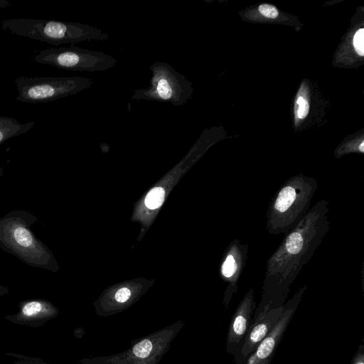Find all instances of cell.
Segmentation results:
<instances>
[{
  "label": "cell",
  "instance_id": "7c38bea8",
  "mask_svg": "<svg viewBox=\"0 0 364 364\" xmlns=\"http://www.w3.org/2000/svg\"><path fill=\"white\" fill-rule=\"evenodd\" d=\"M55 312L56 311L46 302L32 301L26 303L22 307L17 318L23 321L32 322L40 319L50 318Z\"/></svg>",
  "mask_w": 364,
  "mask_h": 364
},
{
  "label": "cell",
  "instance_id": "44dd1931",
  "mask_svg": "<svg viewBox=\"0 0 364 364\" xmlns=\"http://www.w3.org/2000/svg\"><path fill=\"white\" fill-rule=\"evenodd\" d=\"M12 3L7 0H0V9H4L10 7Z\"/></svg>",
  "mask_w": 364,
  "mask_h": 364
},
{
  "label": "cell",
  "instance_id": "5b68a950",
  "mask_svg": "<svg viewBox=\"0 0 364 364\" xmlns=\"http://www.w3.org/2000/svg\"><path fill=\"white\" fill-rule=\"evenodd\" d=\"M21 102L46 103L76 95L95 84L92 78L74 77H18L14 80Z\"/></svg>",
  "mask_w": 364,
  "mask_h": 364
},
{
  "label": "cell",
  "instance_id": "e0dca14e",
  "mask_svg": "<svg viewBox=\"0 0 364 364\" xmlns=\"http://www.w3.org/2000/svg\"><path fill=\"white\" fill-rule=\"evenodd\" d=\"M259 11L265 17L269 18H275L279 15L277 8L267 4H261L259 6Z\"/></svg>",
  "mask_w": 364,
  "mask_h": 364
},
{
  "label": "cell",
  "instance_id": "3957f363",
  "mask_svg": "<svg viewBox=\"0 0 364 364\" xmlns=\"http://www.w3.org/2000/svg\"><path fill=\"white\" fill-rule=\"evenodd\" d=\"M1 27L14 35L55 46L82 41H107L109 38L107 33L95 26L56 20L11 18L2 21Z\"/></svg>",
  "mask_w": 364,
  "mask_h": 364
},
{
  "label": "cell",
  "instance_id": "ffe728a7",
  "mask_svg": "<svg viewBox=\"0 0 364 364\" xmlns=\"http://www.w3.org/2000/svg\"><path fill=\"white\" fill-rule=\"evenodd\" d=\"M350 364H364V343L363 339L351 359Z\"/></svg>",
  "mask_w": 364,
  "mask_h": 364
},
{
  "label": "cell",
  "instance_id": "52a82bcc",
  "mask_svg": "<svg viewBox=\"0 0 364 364\" xmlns=\"http://www.w3.org/2000/svg\"><path fill=\"white\" fill-rule=\"evenodd\" d=\"M183 322L178 321L136 343L131 348L111 356L87 358L84 364H157L169 348L170 344Z\"/></svg>",
  "mask_w": 364,
  "mask_h": 364
},
{
  "label": "cell",
  "instance_id": "2e32d148",
  "mask_svg": "<svg viewBox=\"0 0 364 364\" xmlns=\"http://www.w3.org/2000/svg\"><path fill=\"white\" fill-rule=\"evenodd\" d=\"M353 45L355 52L360 56L364 55V29H358L353 39Z\"/></svg>",
  "mask_w": 364,
  "mask_h": 364
},
{
  "label": "cell",
  "instance_id": "8992f818",
  "mask_svg": "<svg viewBox=\"0 0 364 364\" xmlns=\"http://www.w3.org/2000/svg\"><path fill=\"white\" fill-rule=\"evenodd\" d=\"M35 62L71 71H105L113 68L116 58L102 51L77 47L55 46L36 52Z\"/></svg>",
  "mask_w": 364,
  "mask_h": 364
},
{
  "label": "cell",
  "instance_id": "ba28073f",
  "mask_svg": "<svg viewBox=\"0 0 364 364\" xmlns=\"http://www.w3.org/2000/svg\"><path fill=\"white\" fill-rule=\"evenodd\" d=\"M306 289L307 285L300 288L291 299L284 304V311L277 323L250 355L245 364H262L265 360H272L274 352Z\"/></svg>",
  "mask_w": 364,
  "mask_h": 364
},
{
  "label": "cell",
  "instance_id": "9a60e30c",
  "mask_svg": "<svg viewBox=\"0 0 364 364\" xmlns=\"http://www.w3.org/2000/svg\"><path fill=\"white\" fill-rule=\"evenodd\" d=\"M165 192L161 187H156L150 191L145 198V205L150 209H156L164 202Z\"/></svg>",
  "mask_w": 364,
  "mask_h": 364
},
{
  "label": "cell",
  "instance_id": "8fae6325",
  "mask_svg": "<svg viewBox=\"0 0 364 364\" xmlns=\"http://www.w3.org/2000/svg\"><path fill=\"white\" fill-rule=\"evenodd\" d=\"M248 247L238 239H235L229 245L223 262L221 264V275L228 283L224 294L223 304L228 309L234 294L237 292L238 282L245 267Z\"/></svg>",
  "mask_w": 364,
  "mask_h": 364
},
{
  "label": "cell",
  "instance_id": "7a4b0ae2",
  "mask_svg": "<svg viewBox=\"0 0 364 364\" xmlns=\"http://www.w3.org/2000/svg\"><path fill=\"white\" fill-rule=\"evenodd\" d=\"M318 188L315 178L299 174L289 178L272 196L266 213V230L286 235L307 214Z\"/></svg>",
  "mask_w": 364,
  "mask_h": 364
},
{
  "label": "cell",
  "instance_id": "277c9868",
  "mask_svg": "<svg viewBox=\"0 0 364 364\" xmlns=\"http://www.w3.org/2000/svg\"><path fill=\"white\" fill-rule=\"evenodd\" d=\"M149 69L152 73L149 86L134 90L132 100L166 102L173 106H181L192 97V83L171 65L157 61Z\"/></svg>",
  "mask_w": 364,
  "mask_h": 364
},
{
  "label": "cell",
  "instance_id": "7402d4cb",
  "mask_svg": "<svg viewBox=\"0 0 364 364\" xmlns=\"http://www.w3.org/2000/svg\"><path fill=\"white\" fill-rule=\"evenodd\" d=\"M358 150L362 153L364 152V141L361 142V144L358 146Z\"/></svg>",
  "mask_w": 364,
  "mask_h": 364
},
{
  "label": "cell",
  "instance_id": "4fadbf2b",
  "mask_svg": "<svg viewBox=\"0 0 364 364\" xmlns=\"http://www.w3.org/2000/svg\"><path fill=\"white\" fill-rule=\"evenodd\" d=\"M35 122L21 123L16 119L0 116V144L6 141L28 132L35 125Z\"/></svg>",
  "mask_w": 364,
  "mask_h": 364
},
{
  "label": "cell",
  "instance_id": "30bf717a",
  "mask_svg": "<svg viewBox=\"0 0 364 364\" xmlns=\"http://www.w3.org/2000/svg\"><path fill=\"white\" fill-rule=\"evenodd\" d=\"M256 309L255 291L250 289L245 294L233 315L228 329L226 352L234 355L240 348Z\"/></svg>",
  "mask_w": 364,
  "mask_h": 364
},
{
  "label": "cell",
  "instance_id": "5bb4252c",
  "mask_svg": "<svg viewBox=\"0 0 364 364\" xmlns=\"http://www.w3.org/2000/svg\"><path fill=\"white\" fill-rule=\"evenodd\" d=\"M14 240L22 247L28 248L34 245V239L30 232L21 225L16 226L14 228L13 232Z\"/></svg>",
  "mask_w": 364,
  "mask_h": 364
},
{
  "label": "cell",
  "instance_id": "ac0fdd59",
  "mask_svg": "<svg viewBox=\"0 0 364 364\" xmlns=\"http://www.w3.org/2000/svg\"><path fill=\"white\" fill-rule=\"evenodd\" d=\"M131 291L127 287H122L117 291L114 294V300L118 304H124L127 302L131 296Z\"/></svg>",
  "mask_w": 364,
  "mask_h": 364
},
{
  "label": "cell",
  "instance_id": "d6986e66",
  "mask_svg": "<svg viewBox=\"0 0 364 364\" xmlns=\"http://www.w3.org/2000/svg\"><path fill=\"white\" fill-rule=\"evenodd\" d=\"M296 103L299 105L298 111H297V116L299 119H304L305 118L309 111V105L306 99H304L303 97H299Z\"/></svg>",
  "mask_w": 364,
  "mask_h": 364
},
{
  "label": "cell",
  "instance_id": "603a6c76",
  "mask_svg": "<svg viewBox=\"0 0 364 364\" xmlns=\"http://www.w3.org/2000/svg\"><path fill=\"white\" fill-rule=\"evenodd\" d=\"M272 362V360H265L262 363V364H270Z\"/></svg>",
  "mask_w": 364,
  "mask_h": 364
},
{
  "label": "cell",
  "instance_id": "6da1fadb",
  "mask_svg": "<svg viewBox=\"0 0 364 364\" xmlns=\"http://www.w3.org/2000/svg\"><path fill=\"white\" fill-rule=\"evenodd\" d=\"M328 202H317L282 240L266 263L258 314L284 306L290 287L330 230Z\"/></svg>",
  "mask_w": 364,
  "mask_h": 364
},
{
  "label": "cell",
  "instance_id": "9c48e42d",
  "mask_svg": "<svg viewBox=\"0 0 364 364\" xmlns=\"http://www.w3.org/2000/svg\"><path fill=\"white\" fill-rule=\"evenodd\" d=\"M284 311V306L260 313L253 318L240 350L234 354V364H245L262 340L276 326Z\"/></svg>",
  "mask_w": 364,
  "mask_h": 364
}]
</instances>
